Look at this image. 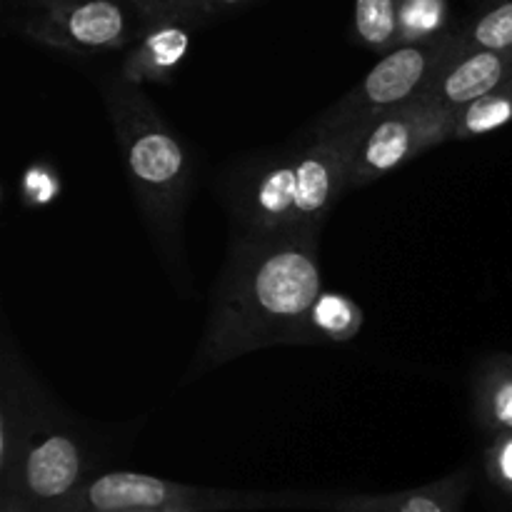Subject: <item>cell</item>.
Wrapping results in <instances>:
<instances>
[{"label": "cell", "mask_w": 512, "mask_h": 512, "mask_svg": "<svg viewBox=\"0 0 512 512\" xmlns=\"http://www.w3.org/2000/svg\"><path fill=\"white\" fill-rule=\"evenodd\" d=\"M315 230L240 235L213 295L190 378L255 350L288 345L323 293Z\"/></svg>", "instance_id": "6da1fadb"}, {"label": "cell", "mask_w": 512, "mask_h": 512, "mask_svg": "<svg viewBox=\"0 0 512 512\" xmlns=\"http://www.w3.org/2000/svg\"><path fill=\"white\" fill-rule=\"evenodd\" d=\"M105 103L145 223L175 250L193 183L188 150L160 118L143 88L115 78L105 90Z\"/></svg>", "instance_id": "7a4b0ae2"}, {"label": "cell", "mask_w": 512, "mask_h": 512, "mask_svg": "<svg viewBox=\"0 0 512 512\" xmlns=\"http://www.w3.org/2000/svg\"><path fill=\"white\" fill-rule=\"evenodd\" d=\"M335 495L328 493H268V490L200 488V485L173 483L130 470L98 475L90 480L68 512H108V510H173V512H250V510H328Z\"/></svg>", "instance_id": "3957f363"}, {"label": "cell", "mask_w": 512, "mask_h": 512, "mask_svg": "<svg viewBox=\"0 0 512 512\" xmlns=\"http://www.w3.org/2000/svg\"><path fill=\"white\" fill-rule=\"evenodd\" d=\"M465 53L463 33H445L430 43L400 45L375 63V68L320 118L318 128H345L373 123L388 110L430 93L440 75Z\"/></svg>", "instance_id": "277c9868"}, {"label": "cell", "mask_w": 512, "mask_h": 512, "mask_svg": "<svg viewBox=\"0 0 512 512\" xmlns=\"http://www.w3.org/2000/svg\"><path fill=\"white\" fill-rule=\"evenodd\" d=\"M15 33L73 55L123 50L140 38L123 0H5Z\"/></svg>", "instance_id": "5b68a950"}, {"label": "cell", "mask_w": 512, "mask_h": 512, "mask_svg": "<svg viewBox=\"0 0 512 512\" xmlns=\"http://www.w3.org/2000/svg\"><path fill=\"white\" fill-rule=\"evenodd\" d=\"M458 110L438 103L428 93L408 100L373 120L358 158L353 163L350 188H363L403 168L435 145L453 140Z\"/></svg>", "instance_id": "8992f818"}, {"label": "cell", "mask_w": 512, "mask_h": 512, "mask_svg": "<svg viewBox=\"0 0 512 512\" xmlns=\"http://www.w3.org/2000/svg\"><path fill=\"white\" fill-rule=\"evenodd\" d=\"M88 455L73 433L43 423L25 448L13 475L0 480V493H15L33 512H68L90 483Z\"/></svg>", "instance_id": "52a82bcc"}, {"label": "cell", "mask_w": 512, "mask_h": 512, "mask_svg": "<svg viewBox=\"0 0 512 512\" xmlns=\"http://www.w3.org/2000/svg\"><path fill=\"white\" fill-rule=\"evenodd\" d=\"M373 123L320 130L298 153V195L293 230H315L328 218L345 188H350L353 163Z\"/></svg>", "instance_id": "ba28073f"}, {"label": "cell", "mask_w": 512, "mask_h": 512, "mask_svg": "<svg viewBox=\"0 0 512 512\" xmlns=\"http://www.w3.org/2000/svg\"><path fill=\"white\" fill-rule=\"evenodd\" d=\"M295 195H298V155L265 163L240 180L233 195L240 235H275L293 230Z\"/></svg>", "instance_id": "9c48e42d"}, {"label": "cell", "mask_w": 512, "mask_h": 512, "mask_svg": "<svg viewBox=\"0 0 512 512\" xmlns=\"http://www.w3.org/2000/svg\"><path fill=\"white\" fill-rule=\"evenodd\" d=\"M193 40V25L160 20L140 28V38L125 55L118 78L143 88L145 83H170L183 65Z\"/></svg>", "instance_id": "30bf717a"}, {"label": "cell", "mask_w": 512, "mask_h": 512, "mask_svg": "<svg viewBox=\"0 0 512 512\" xmlns=\"http://www.w3.org/2000/svg\"><path fill=\"white\" fill-rule=\"evenodd\" d=\"M473 485L470 470H458L423 488L388 495H340L328 512H463Z\"/></svg>", "instance_id": "8fae6325"}, {"label": "cell", "mask_w": 512, "mask_h": 512, "mask_svg": "<svg viewBox=\"0 0 512 512\" xmlns=\"http://www.w3.org/2000/svg\"><path fill=\"white\" fill-rule=\"evenodd\" d=\"M512 78V50H478L463 53L430 88V98L448 108L460 110L483 95L493 93Z\"/></svg>", "instance_id": "7c38bea8"}, {"label": "cell", "mask_w": 512, "mask_h": 512, "mask_svg": "<svg viewBox=\"0 0 512 512\" xmlns=\"http://www.w3.org/2000/svg\"><path fill=\"white\" fill-rule=\"evenodd\" d=\"M363 308L343 293L323 290L308 313L298 320L290 333L288 345H318V343H350L363 330Z\"/></svg>", "instance_id": "4fadbf2b"}, {"label": "cell", "mask_w": 512, "mask_h": 512, "mask_svg": "<svg viewBox=\"0 0 512 512\" xmlns=\"http://www.w3.org/2000/svg\"><path fill=\"white\" fill-rule=\"evenodd\" d=\"M475 418L493 438L512 433V355L485 360L473 385Z\"/></svg>", "instance_id": "5bb4252c"}, {"label": "cell", "mask_w": 512, "mask_h": 512, "mask_svg": "<svg viewBox=\"0 0 512 512\" xmlns=\"http://www.w3.org/2000/svg\"><path fill=\"white\" fill-rule=\"evenodd\" d=\"M25 395L13 393V385L3 378V408H0V480L10 478L18 463L23 460L25 448L43 425L40 415L28 408Z\"/></svg>", "instance_id": "9a60e30c"}, {"label": "cell", "mask_w": 512, "mask_h": 512, "mask_svg": "<svg viewBox=\"0 0 512 512\" xmlns=\"http://www.w3.org/2000/svg\"><path fill=\"white\" fill-rule=\"evenodd\" d=\"M123 3L138 15L140 25L178 20V23L198 28L220 15L248 8L255 0H123Z\"/></svg>", "instance_id": "2e32d148"}, {"label": "cell", "mask_w": 512, "mask_h": 512, "mask_svg": "<svg viewBox=\"0 0 512 512\" xmlns=\"http://www.w3.org/2000/svg\"><path fill=\"white\" fill-rule=\"evenodd\" d=\"M353 28L358 43L375 53L400 48V0H355Z\"/></svg>", "instance_id": "e0dca14e"}, {"label": "cell", "mask_w": 512, "mask_h": 512, "mask_svg": "<svg viewBox=\"0 0 512 512\" xmlns=\"http://www.w3.org/2000/svg\"><path fill=\"white\" fill-rule=\"evenodd\" d=\"M512 123V78L455 115L453 140H473Z\"/></svg>", "instance_id": "ac0fdd59"}, {"label": "cell", "mask_w": 512, "mask_h": 512, "mask_svg": "<svg viewBox=\"0 0 512 512\" xmlns=\"http://www.w3.org/2000/svg\"><path fill=\"white\" fill-rule=\"evenodd\" d=\"M448 15V0H400V45L443 38Z\"/></svg>", "instance_id": "d6986e66"}, {"label": "cell", "mask_w": 512, "mask_h": 512, "mask_svg": "<svg viewBox=\"0 0 512 512\" xmlns=\"http://www.w3.org/2000/svg\"><path fill=\"white\" fill-rule=\"evenodd\" d=\"M465 53L512 50V0H500L463 30Z\"/></svg>", "instance_id": "ffe728a7"}, {"label": "cell", "mask_w": 512, "mask_h": 512, "mask_svg": "<svg viewBox=\"0 0 512 512\" xmlns=\"http://www.w3.org/2000/svg\"><path fill=\"white\" fill-rule=\"evenodd\" d=\"M60 180L48 165L35 163L23 173V183H20V195L23 203L28 205H48L58 198Z\"/></svg>", "instance_id": "44dd1931"}, {"label": "cell", "mask_w": 512, "mask_h": 512, "mask_svg": "<svg viewBox=\"0 0 512 512\" xmlns=\"http://www.w3.org/2000/svg\"><path fill=\"white\" fill-rule=\"evenodd\" d=\"M485 473L490 483L512 498V433L498 435L485 450Z\"/></svg>", "instance_id": "7402d4cb"}, {"label": "cell", "mask_w": 512, "mask_h": 512, "mask_svg": "<svg viewBox=\"0 0 512 512\" xmlns=\"http://www.w3.org/2000/svg\"><path fill=\"white\" fill-rule=\"evenodd\" d=\"M0 512H33L20 495L0 493Z\"/></svg>", "instance_id": "603a6c76"}, {"label": "cell", "mask_w": 512, "mask_h": 512, "mask_svg": "<svg viewBox=\"0 0 512 512\" xmlns=\"http://www.w3.org/2000/svg\"><path fill=\"white\" fill-rule=\"evenodd\" d=\"M108 512H173V510H108Z\"/></svg>", "instance_id": "cb8c5ba5"}]
</instances>
